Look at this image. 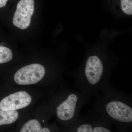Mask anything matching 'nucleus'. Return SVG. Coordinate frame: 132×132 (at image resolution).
<instances>
[{
  "mask_svg": "<svg viewBox=\"0 0 132 132\" xmlns=\"http://www.w3.org/2000/svg\"><path fill=\"white\" fill-rule=\"evenodd\" d=\"M45 69L43 66L33 64L25 66L18 70L14 76L15 81L19 85L35 84L45 76Z\"/></svg>",
  "mask_w": 132,
  "mask_h": 132,
  "instance_id": "f257e3e1",
  "label": "nucleus"
},
{
  "mask_svg": "<svg viewBox=\"0 0 132 132\" xmlns=\"http://www.w3.org/2000/svg\"><path fill=\"white\" fill-rule=\"evenodd\" d=\"M34 0H21L16 6L13 23L21 29H25L31 24V17L34 12Z\"/></svg>",
  "mask_w": 132,
  "mask_h": 132,
  "instance_id": "f03ea898",
  "label": "nucleus"
},
{
  "mask_svg": "<svg viewBox=\"0 0 132 132\" xmlns=\"http://www.w3.org/2000/svg\"><path fill=\"white\" fill-rule=\"evenodd\" d=\"M105 111L110 118L116 121L123 123L132 121V109L123 102H109L106 105Z\"/></svg>",
  "mask_w": 132,
  "mask_h": 132,
  "instance_id": "7ed1b4c3",
  "label": "nucleus"
},
{
  "mask_svg": "<svg viewBox=\"0 0 132 132\" xmlns=\"http://www.w3.org/2000/svg\"><path fill=\"white\" fill-rule=\"evenodd\" d=\"M32 98L27 92L21 91L10 95L0 102V109L3 111H15L28 106Z\"/></svg>",
  "mask_w": 132,
  "mask_h": 132,
  "instance_id": "20e7f679",
  "label": "nucleus"
},
{
  "mask_svg": "<svg viewBox=\"0 0 132 132\" xmlns=\"http://www.w3.org/2000/svg\"><path fill=\"white\" fill-rule=\"evenodd\" d=\"M104 68L101 60L95 55L88 57L86 63L85 76L89 84L93 86L98 84L101 80Z\"/></svg>",
  "mask_w": 132,
  "mask_h": 132,
  "instance_id": "39448f33",
  "label": "nucleus"
},
{
  "mask_svg": "<svg viewBox=\"0 0 132 132\" xmlns=\"http://www.w3.org/2000/svg\"><path fill=\"white\" fill-rule=\"evenodd\" d=\"M78 100L79 98L75 94H71L69 95L65 100L57 107L58 118L64 121L72 119L75 115Z\"/></svg>",
  "mask_w": 132,
  "mask_h": 132,
  "instance_id": "423d86ee",
  "label": "nucleus"
},
{
  "mask_svg": "<svg viewBox=\"0 0 132 132\" xmlns=\"http://www.w3.org/2000/svg\"><path fill=\"white\" fill-rule=\"evenodd\" d=\"M16 111H5L0 110V126L9 125L14 123L19 118Z\"/></svg>",
  "mask_w": 132,
  "mask_h": 132,
  "instance_id": "0eeeda50",
  "label": "nucleus"
},
{
  "mask_svg": "<svg viewBox=\"0 0 132 132\" xmlns=\"http://www.w3.org/2000/svg\"><path fill=\"white\" fill-rule=\"evenodd\" d=\"M78 132H109L110 130L101 126H93L88 124H82L76 128Z\"/></svg>",
  "mask_w": 132,
  "mask_h": 132,
  "instance_id": "6e6552de",
  "label": "nucleus"
},
{
  "mask_svg": "<svg viewBox=\"0 0 132 132\" xmlns=\"http://www.w3.org/2000/svg\"><path fill=\"white\" fill-rule=\"evenodd\" d=\"M42 128L39 122L37 120L29 121L24 124L21 130V132H40Z\"/></svg>",
  "mask_w": 132,
  "mask_h": 132,
  "instance_id": "1a4fd4ad",
  "label": "nucleus"
},
{
  "mask_svg": "<svg viewBox=\"0 0 132 132\" xmlns=\"http://www.w3.org/2000/svg\"><path fill=\"white\" fill-rule=\"evenodd\" d=\"M13 55L11 50L0 46V64L6 63L12 60Z\"/></svg>",
  "mask_w": 132,
  "mask_h": 132,
  "instance_id": "9d476101",
  "label": "nucleus"
},
{
  "mask_svg": "<svg viewBox=\"0 0 132 132\" xmlns=\"http://www.w3.org/2000/svg\"><path fill=\"white\" fill-rule=\"evenodd\" d=\"M120 2L123 12L128 15H132V0H121Z\"/></svg>",
  "mask_w": 132,
  "mask_h": 132,
  "instance_id": "9b49d317",
  "label": "nucleus"
},
{
  "mask_svg": "<svg viewBox=\"0 0 132 132\" xmlns=\"http://www.w3.org/2000/svg\"><path fill=\"white\" fill-rule=\"evenodd\" d=\"M8 0H0V8L4 7Z\"/></svg>",
  "mask_w": 132,
  "mask_h": 132,
  "instance_id": "f8f14e48",
  "label": "nucleus"
},
{
  "mask_svg": "<svg viewBox=\"0 0 132 132\" xmlns=\"http://www.w3.org/2000/svg\"><path fill=\"white\" fill-rule=\"evenodd\" d=\"M50 132V130L47 128H42L40 130V132Z\"/></svg>",
  "mask_w": 132,
  "mask_h": 132,
  "instance_id": "ddd939ff",
  "label": "nucleus"
}]
</instances>
